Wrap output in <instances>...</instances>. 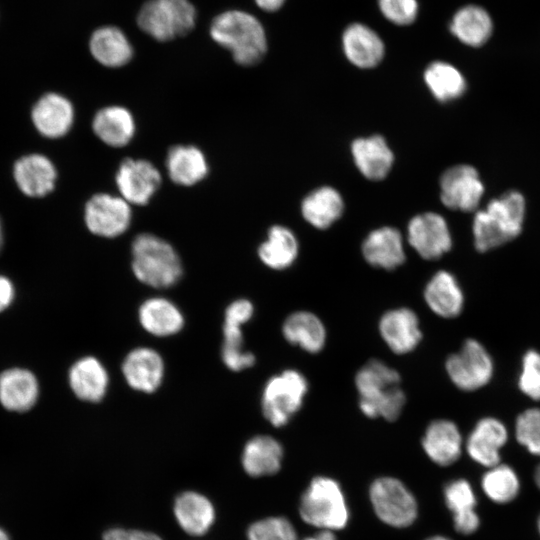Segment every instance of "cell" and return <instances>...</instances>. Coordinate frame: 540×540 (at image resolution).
I'll use <instances>...</instances> for the list:
<instances>
[{
  "label": "cell",
  "instance_id": "22",
  "mask_svg": "<svg viewBox=\"0 0 540 540\" xmlns=\"http://www.w3.org/2000/svg\"><path fill=\"white\" fill-rule=\"evenodd\" d=\"M362 254L371 266L394 270L406 259L402 234L394 227L377 228L364 239Z\"/></svg>",
  "mask_w": 540,
  "mask_h": 540
},
{
  "label": "cell",
  "instance_id": "44",
  "mask_svg": "<svg viewBox=\"0 0 540 540\" xmlns=\"http://www.w3.org/2000/svg\"><path fill=\"white\" fill-rule=\"evenodd\" d=\"M221 358L225 366L234 372L250 368L255 364V355L244 349H221Z\"/></svg>",
  "mask_w": 540,
  "mask_h": 540
},
{
  "label": "cell",
  "instance_id": "33",
  "mask_svg": "<svg viewBox=\"0 0 540 540\" xmlns=\"http://www.w3.org/2000/svg\"><path fill=\"white\" fill-rule=\"evenodd\" d=\"M92 128L106 145L119 148L127 145L135 133V122L129 110L121 106H108L94 116Z\"/></svg>",
  "mask_w": 540,
  "mask_h": 540
},
{
  "label": "cell",
  "instance_id": "7",
  "mask_svg": "<svg viewBox=\"0 0 540 540\" xmlns=\"http://www.w3.org/2000/svg\"><path fill=\"white\" fill-rule=\"evenodd\" d=\"M139 28L158 41H170L189 33L197 12L189 0H148L137 15Z\"/></svg>",
  "mask_w": 540,
  "mask_h": 540
},
{
  "label": "cell",
  "instance_id": "11",
  "mask_svg": "<svg viewBox=\"0 0 540 540\" xmlns=\"http://www.w3.org/2000/svg\"><path fill=\"white\" fill-rule=\"evenodd\" d=\"M484 190L478 171L467 164L452 166L440 177V199L444 206L452 210L474 211Z\"/></svg>",
  "mask_w": 540,
  "mask_h": 540
},
{
  "label": "cell",
  "instance_id": "10",
  "mask_svg": "<svg viewBox=\"0 0 540 540\" xmlns=\"http://www.w3.org/2000/svg\"><path fill=\"white\" fill-rule=\"evenodd\" d=\"M131 218L130 204L122 197L99 193L85 205V224L97 236L114 238L123 234L130 226Z\"/></svg>",
  "mask_w": 540,
  "mask_h": 540
},
{
  "label": "cell",
  "instance_id": "5",
  "mask_svg": "<svg viewBox=\"0 0 540 540\" xmlns=\"http://www.w3.org/2000/svg\"><path fill=\"white\" fill-rule=\"evenodd\" d=\"M132 271L148 286L168 288L180 280L183 267L171 244L156 235L143 233L132 243Z\"/></svg>",
  "mask_w": 540,
  "mask_h": 540
},
{
  "label": "cell",
  "instance_id": "8",
  "mask_svg": "<svg viewBox=\"0 0 540 540\" xmlns=\"http://www.w3.org/2000/svg\"><path fill=\"white\" fill-rule=\"evenodd\" d=\"M308 389V380L298 370L286 369L272 376L262 391L263 416L274 427L287 425L301 409Z\"/></svg>",
  "mask_w": 540,
  "mask_h": 540
},
{
  "label": "cell",
  "instance_id": "32",
  "mask_svg": "<svg viewBox=\"0 0 540 540\" xmlns=\"http://www.w3.org/2000/svg\"><path fill=\"white\" fill-rule=\"evenodd\" d=\"M166 169L174 183L191 186L206 177L208 163L199 148L192 145H176L167 153Z\"/></svg>",
  "mask_w": 540,
  "mask_h": 540
},
{
  "label": "cell",
  "instance_id": "19",
  "mask_svg": "<svg viewBox=\"0 0 540 540\" xmlns=\"http://www.w3.org/2000/svg\"><path fill=\"white\" fill-rule=\"evenodd\" d=\"M31 119L36 130L50 139L66 135L73 125L74 108L61 94L50 92L41 96L34 104Z\"/></svg>",
  "mask_w": 540,
  "mask_h": 540
},
{
  "label": "cell",
  "instance_id": "21",
  "mask_svg": "<svg viewBox=\"0 0 540 540\" xmlns=\"http://www.w3.org/2000/svg\"><path fill=\"white\" fill-rule=\"evenodd\" d=\"M421 445L432 462L445 467L460 458L464 443L461 432L453 421L436 419L426 427Z\"/></svg>",
  "mask_w": 540,
  "mask_h": 540
},
{
  "label": "cell",
  "instance_id": "52",
  "mask_svg": "<svg viewBox=\"0 0 540 540\" xmlns=\"http://www.w3.org/2000/svg\"><path fill=\"white\" fill-rule=\"evenodd\" d=\"M3 244H4V233H3V226H2V222H1V219H0V252L3 248Z\"/></svg>",
  "mask_w": 540,
  "mask_h": 540
},
{
  "label": "cell",
  "instance_id": "46",
  "mask_svg": "<svg viewBox=\"0 0 540 540\" xmlns=\"http://www.w3.org/2000/svg\"><path fill=\"white\" fill-rule=\"evenodd\" d=\"M452 518L454 529L463 535L476 532L480 526V517L476 511Z\"/></svg>",
  "mask_w": 540,
  "mask_h": 540
},
{
  "label": "cell",
  "instance_id": "15",
  "mask_svg": "<svg viewBox=\"0 0 540 540\" xmlns=\"http://www.w3.org/2000/svg\"><path fill=\"white\" fill-rule=\"evenodd\" d=\"M508 440L505 424L492 416L481 418L465 442V449L476 463L490 468L500 463V451Z\"/></svg>",
  "mask_w": 540,
  "mask_h": 540
},
{
  "label": "cell",
  "instance_id": "4",
  "mask_svg": "<svg viewBox=\"0 0 540 540\" xmlns=\"http://www.w3.org/2000/svg\"><path fill=\"white\" fill-rule=\"evenodd\" d=\"M298 512L307 525L332 532L345 529L351 516L341 484L325 475L310 480L300 496Z\"/></svg>",
  "mask_w": 540,
  "mask_h": 540
},
{
  "label": "cell",
  "instance_id": "14",
  "mask_svg": "<svg viewBox=\"0 0 540 540\" xmlns=\"http://www.w3.org/2000/svg\"><path fill=\"white\" fill-rule=\"evenodd\" d=\"M378 327L387 347L398 355L412 352L422 340L419 318L407 307L386 311L381 316Z\"/></svg>",
  "mask_w": 540,
  "mask_h": 540
},
{
  "label": "cell",
  "instance_id": "9",
  "mask_svg": "<svg viewBox=\"0 0 540 540\" xmlns=\"http://www.w3.org/2000/svg\"><path fill=\"white\" fill-rule=\"evenodd\" d=\"M451 382L460 390L471 392L487 385L494 373V362L486 347L476 339H466L459 351L445 362Z\"/></svg>",
  "mask_w": 540,
  "mask_h": 540
},
{
  "label": "cell",
  "instance_id": "34",
  "mask_svg": "<svg viewBox=\"0 0 540 540\" xmlns=\"http://www.w3.org/2000/svg\"><path fill=\"white\" fill-rule=\"evenodd\" d=\"M344 210L341 194L333 187L323 186L309 193L302 201L303 218L317 229H327Z\"/></svg>",
  "mask_w": 540,
  "mask_h": 540
},
{
  "label": "cell",
  "instance_id": "35",
  "mask_svg": "<svg viewBox=\"0 0 540 540\" xmlns=\"http://www.w3.org/2000/svg\"><path fill=\"white\" fill-rule=\"evenodd\" d=\"M299 244L294 233L282 225L272 226L258 248L260 260L269 268L284 270L297 259Z\"/></svg>",
  "mask_w": 540,
  "mask_h": 540
},
{
  "label": "cell",
  "instance_id": "41",
  "mask_svg": "<svg viewBox=\"0 0 540 540\" xmlns=\"http://www.w3.org/2000/svg\"><path fill=\"white\" fill-rule=\"evenodd\" d=\"M520 391L534 401H540V352L528 350L522 357L518 377Z\"/></svg>",
  "mask_w": 540,
  "mask_h": 540
},
{
  "label": "cell",
  "instance_id": "20",
  "mask_svg": "<svg viewBox=\"0 0 540 540\" xmlns=\"http://www.w3.org/2000/svg\"><path fill=\"white\" fill-rule=\"evenodd\" d=\"M164 370L161 355L148 347L133 349L122 363V373L127 384L143 393H153L160 387Z\"/></svg>",
  "mask_w": 540,
  "mask_h": 540
},
{
  "label": "cell",
  "instance_id": "25",
  "mask_svg": "<svg viewBox=\"0 0 540 540\" xmlns=\"http://www.w3.org/2000/svg\"><path fill=\"white\" fill-rule=\"evenodd\" d=\"M284 449L282 444L270 435H256L244 445L241 464L250 477L271 476L282 467Z\"/></svg>",
  "mask_w": 540,
  "mask_h": 540
},
{
  "label": "cell",
  "instance_id": "16",
  "mask_svg": "<svg viewBox=\"0 0 540 540\" xmlns=\"http://www.w3.org/2000/svg\"><path fill=\"white\" fill-rule=\"evenodd\" d=\"M40 395L36 375L24 367H10L0 372V404L10 412L31 410Z\"/></svg>",
  "mask_w": 540,
  "mask_h": 540
},
{
  "label": "cell",
  "instance_id": "1",
  "mask_svg": "<svg viewBox=\"0 0 540 540\" xmlns=\"http://www.w3.org/2000/svg\"><path fill=\"white\" fill-rule=\"evenodd\" d=\"M400 382L399 373L383 361L371 359L365 363L355 375L361 412L368 418L397 420L406 403Z\"/></svg>",
  "mask_w": 540,
  "mask_h": 540
},
{
  "label": "cell",
  "instance_id": "43",
  "mask_svg": "<svg viewBox=\"0 0 540 540\" xmlns=\"http://www.w3.org/2000/svg\"><path fill=\"white\" fill-rule=\"evenodd\" d=\"M253 304L247 299H238L228 305L224 314V323L243 326L253 316Z\"/></svg>",
  "mask_w": 540,
  "mask_h": 540
},
{
  "label": "cell",
  "instance_id": "26",
  "mask_svg": "<svg viewBox=\"0 0 540 540\" xmlns=\"http://www.w3.org/2000/svg\"><path fill=\"white\" fill-rule=\"evenodd\" d=\"M351 154L359 172L369 180H382L390 172L394 155L386 140L380 135L355 139Z\"/></svg>",
  "mask_w": 540,
  "mask_h": 540
},
{
  "label": "cell",
  "instance_id": "37",
  "mask_svg": "<svg viewBox=\"0 0 540 540\" xmlns=\"http://www.w3.org/2000/svg\"><path fill=\"white\" fill-rule=\"evenodd\" d=\"M480 484L485 495L498 504L513 501L520 491V480L516 471L502 463L488 468Z\"/></svg>",
  "mask_w": 540,
  "mask_h": 540
},
{
  "label": "cell",
  "instance_id": "49",
  "mask_svg": "<svg viewBox=\"0 0 540 540\" xmlns=\"http://www.w3.org/2000/svg\"><path fill=\"white\" fill-rule=\"evenodd\" d=\"M302 540H337L335 532L327 530H317L316 533L303 538Z\"/></svg>",
  "mask_w": 540,
  "mask_h": 540
},
{
  "label": "cell",
  "instance_id": "30",
  "mask_svg": "<svg viewBox=\"0 0 540 540\" xmlns=\"http://www.w3.org/2000/svg\"><path fill=\"white\" fill-rule=\"evenodd\" d=\"M138 318L143 329L157 337L174 335L184 326L180 309L163 297L145 300L139 307Z\"/></svg>",
  "mask_w": 540,
  "mask_h": 540
},
{
  "label": "cell",
  "instance_id": "53",
  "mask_svg": "<svg viewBox=\"0 0 540 540\" xmlns=\"http://www.w3.org/2000/svg\"><path fill=\"white\" fill-rule=\"evenodd\" d=\"M0 540H10L6 531L0 528Z\"/></svg>",
  "mask_w": 540,
  "mask_h": 540
},
{
  "label": "cell",
  "instance_id": "36",
  "mask_svg": "<svg viewBox=\"0 0 540 540\" xmlns=\"http://www.w3.org/2000/svg\"><path fill=\"white\" fill-rule=\"evenodd\" d=\"M423 78L434 98L440 102L456 100L466 91L467 84L462 73L445 61L430 63Z\"/></svg>",
  "mask_w": 540,
  "mask_h": 540
},
{
  "label": "cell",
  "instance_id": "45",
  "mask_svg": "<svg viewBox=\"0 0 540 540\" xmlns=\"http://www.w3.org/2000/svg\"><path fill=\"white\" fill-rule=\"evenodd\" d=\"M103 540H163L159 535L149 531L126 528H111L104 532Z\"/></svg>",
  "mask_w": 540,
  "mask_h": 540
},
{
  "label": "cell",
  "instance_id": "29",
  "mask_svg": "<svg viewBox=\"0 0 540 540\" xmlns=\"http://www.w3.org/2000/svg\"><path fill=\"white\" fill-rule=\"evenodd\" d=\"M282 334L287 342L311 354L320 352L326 342L323 322L317 315L305 310L295 311L286 317Z\"/></svg>",
  "mask_w": 540,
  "mask_h": 540
},
{
  "label": "cell",
  "instance_id": "27",
  "mask_svg": "<svg viewBox=\"0 0 540 540\" xmlns=\"http://www.w3.org/2000/svg\"><path fill=\"white\" fill-rule=\"evenodd\" d=\"M423 295L430 310L442 318H455L463 310L462 288L456 277L446 270H439L429 279Z\"/></svg>",
  "mask_w": 540,
  "mask_h": 540
},
{
  "label": "cell",
  "instance_id": "12",
  "mask_svg": "<svg viewBox=\"0 0 540 540\" xmlns=\"http://www.w3.org/2000/svg\"><path fill=\"white\" fill-rule=\"evenodd\" d=\"M409 245L426 260H436L450 251L452 236L445 218L435 212L414 216L407 226Z\"/></svg>",
  "mask_w": 540,
  "mask_h": 540
},
{
  "label": "cell",
  "instance_id": "23",
  "mask_svg": "<svg viewBox=\"0 0 540 540\" xmlns=\"http://www.w3.org/2000/svg\"><path fill=\"white\" fill-rule=\"evenodd\" d=\"M174 517L180 528L188 535L202 536L213 526L216 511L213 503L197 491H184L177 495L173 504Z\"/></svg>",
  "mask_w": 540,
  "mask_h": 540
},
{
  "label": "cell",
  "instance_id": "6",
  "mask_svg": "<svg viewBox=\"0 0 540 540\" xmlns=\"http://www.w3.org/2000/svg\"><path fill=\"white\" fill-rule=\"evenodd\" d=\"M368 498L376 517L395 529L412 526L418 518L419 505L410 488L393 476H380L369 485Z\"/></svg>",
  "mask_w": 540,
  "mask_h": 540
},
{
  "label": "cell",
  "instance_id": "42",
  "mask_svg": "<svg viewBox=\"0 0 540 540\" xmlns=\"http://www.w3.org/2000/svg\"><path fill=\"white\" fill-rule=\"evenodd\" d=\"M377 4L384 18L398 26L411 25L419 14L417 0H377Z\"/></svg>",
  "mask_w": 540,
  "mask_h": 540
},
{
  "label": "cell",
  "instance_id": "17",
  "mask_svg": "<svg viewBox=\"0 0 540 540\" xmlns=\"http://www.w3.org/2000/svg\"><path fill=\"white\" fill-rule=\"evenodd\" d=\"M341 43L347 60L361 69L376 67L385 55L382 38L364 23L349 24L342 33Z\"/></svg>",
  "mask_w": 540,
  "mask_h": 540
},
{
  "label": "cell",
  "instance_id": "54",
  "mask_svg": "<svg viewBox=\"0 0 540 540\" xmlns=\"http://www.w3.org/2000/svg\"><path fill=\"white\" fill-rule=\"evenodd\" d=\"M537 528H538V532L540 534V515L538 516V519H537Z\"/></svg>",
  "mask_w": 540,
  "mask_h": 540
},
{
  "label": "cell",
  "instance_id": "51",
  "mask_svg": "<svg viewBox=\"0 0 540 540\" xmlns=\"http://www.w3.org/2000/svg\"><path fill=\"white\" fill-rule=\"evenodd\" d=\"M425 540H451V539L443 535H433L426 538Z\"/></svg>",
  "mask_w": 540,
  "mask_h": 540
},
{
  "label": "cell",
  "instance_id": "2",
  "mask_svg": "<svg viewBox=\"0 0 540 540\" xmlns=\"http://www.w3.org/2000/svg\"><path fill=\"white\" fill-rule=\"evenodd\" d=\"M209 33L242 66L259 63L267 52L264 26L247 11L232 9L218 14L210 24Z\"/></svg>",
  "mask_w": 540,
  "mask_h": 540
},
{
  "label": "cell",
  "instance_id": "28",
  "mask_svg": "<svg viewBox=\"0 0 540 540\" xmlns=\"http://www.w3.org/2000/svg\"><path fill=\"white\" fill-rule=\"evenodd\" d=\"M89 49L97 62L109 68L122 67L133 56V47L126 34L111 25L99 27L92 33Z\"/></svg>",
  "mask_w": 540,
  "mask_h": 540
},
{
  "label": "cell",
  "instance_id": "24",
  "mask_svg": "<svg viewBox=\"0 0 540 540\" xmlns=\"http://www.w3.org/2000/svg\"><path fill=\"white\" fill-rule=\"evenodd\" d=\"M68 383L77 398L85 402L97 403L107 393L109 375L97 358L85 356L70 367Z\"/></svg>",
  "mask_w": 540,
  "mask_h": 540
},
{
  "label": "cell",
  "instance_id": "47",
  "mask_svg": "<svg viewBox=\"0 0 540 540\" xmlns=\"http://www.w3.org/2000/svg\"><path fill=\"white\" fill-rule=\"evenodd\" d=\"M16 296V289L12 280L0 274V313L7 310L13 304Z\"/></svg>",
  "mask_w": 540,
  "mask_h": 540
},
{
  "label": "cell",
  "instance_id": "3",
  "mask_svg": "<svg viewBox=\"0 0 540 540\" xmlns=\"http://www.w3.org/2000/svg\"><path fill=\"white\" fill-rule=\"evenodd\" d=\"M525 198L515 190L492 199L475 213L472 225L475 248L479 252L500 247L520 235L525 218Z\"/></svg>",
  "mask_w": 540,
  "mask_h": 540
},
{
  "label": "cell",
  "instance_id": "38",
  "mask_svg": "<svg viewBox=\"0 0 540 540\" xmlns=\"http://www.w3.org/2000/svg\"><path fill=\"white\" fill-rule=\"evenodd\" d=\"M247 540H299L294 524L285 516H268L251 523Z\"/></svg>",
  "mask_w": 540,
  "mask_h": 540
},
{
  "label": "cell",
  "instance_id": "18",
  "mask_svg": "<svg viewBox=\"0 0 540 540\" xmlns=\"http://www.w3.org/2000/svg\"><path fill=\"white\" fill-rule=\"evenodd\" d=\"M13 178L24 195L39 198L55 188L57 170L48 157L33 153L20 157L14 163Z\"/></svg>",
  "mask_w": 540,
  "mask_h": 540
},
{
  "label": "cell",
  "instance_id": "39",
  "mask_svg": "<svg viewBox=\"0 0 540 540\" xmlns=\"http://www.w3.org/2000/svg\"><path fill=\"white\" fill-rule=\"evenodd\" d=\"M444 502L452 517L476 511L477 498L471 483L464 478H457L445 484Z\"/></svg>",
  "mask_w": 540,
  "mask_h": 540
},
{
  "label": "cell",
  "instance_id": "40",
  "mask_svg": "<svg viewBox=\"0 0 540 540\" xmlns=\"http://www.w3.org/2000/svg\"><path fill=\"white\" fill-rule=\"evenodd\" d=\"M515 437L529 453L540 456V407L526 409L517 416Z\"/></svg>",
  "mask_w": 540,
  "mask_h": 540
},
{
  "label": "cell",
  "instance_id": "31",
  "mask_svg": "<svg viewBox=\"0 0 540 540\" xmlns=\"http://www.w3.org/2000/svg\"><path fill=\"white\" fill-rule=\"evenodd\" d=\"M449 30L463 44L479 47L491 37L493 21L481 6L466 5L455 12Z\"/></svg>",
  "mask_w": 540,
  "mask_h": 540
},
{
  "label": "cell",
  "instance_id": "50",
  "mask_svg": "<svg viewBox=\"0 0 540 540\" xmlns=\"http://www.w3.org/2000/svg\"><path fill=\"white\" fill-rule=\"evenodd\" d=\"M534 482L536 484V486L540 489V462L539 464L536 466L535 470H534Z\"/></svg>",
  "mask_w": 540,
  "mask_h": 540
},
{
  "label": "cell",
  "instance_id": "48",
  "mask_svg": "<svg viewBox=\"0 0 540 540\" xmlns=\"http://www.w3.org/2000/svg\"><path fill=\"white\" fill-rule=\"evenodd\" d=\"M256 5L265 12H276L283 7L286 0H254Z\"/></svg>",
  "mask_w": 540,
  "mask_h": 540
},
{
  "label": "cell",
  "instance_id": "13",
  "mask_svg": "<svg viewBox=\"0 0 540 540\" xmlns=\"http://www.w3.org/2000/svg\"><path fill=\"white\" fill-rule=\"evenodd\" d=\"M116 185L129 204L146 205L161 185V174L147 160L127 158L117 170Z\"/></svg>",
  "mask_w": 540,
  "mask_h": 540
}]
</instances>
